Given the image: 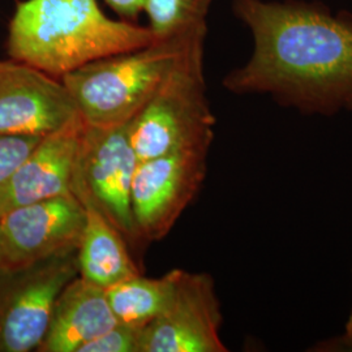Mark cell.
Returning a JSON list of instances; mask_svg holds the SVG:
<instances>
[{
	"mask_svg": "<svg viewBox=\"0 0 352 352\" xmlns=\"http://www.w3.org/2000/svg\"><path fill=\"white\" fill-rule=\"evenodd\" d=\"M251 30L253 52L223 87L269 94L304 113L334 115L352 98V14L304 1L234 0Z\"/></svg>",
	"mask_w": 352,
	"mask_h": 352,
	"instance_id": "6da1fadb",
	"label": "cell"
},
{
	"mask_svg": "<svg viewBox=\"0 0 352 352\" xmlns=\"http://www.w3.org/2000/svg\"><path fill=\"white\" fill-rule=\"evenodd\" d=\"M157 39L148 25L111 19L97 0H24L10 20L6 50L10 59L62 78Z\"/></svg>",
	"mask_w": 352,
	"mask_h": 352,
	"instance_id": "7a4b0ae2",
	"label": "cell"
},
{
	"mask_svg": "<svg viewBox=\"0 0 352 352\" xmlns=\"http://www.w3.org/2000/svg\"><path fill=\"white\" fill-rule=\"evenodd\" d=\"M208 30L157 39L146 46L87 64L64 75L80 116L90 126L129 123L149 102L189 47Z\"/></svg>",
	"mask_w": 352,
	"mask_h": 352,
	"instance_id": "3957f363",
	"label": "cell"
},
{
	"mask_svg": "<svg viewBox=\"0 0 352 352\" xmlns=\"http://www.w3.org/2000/svg\"><path fill=\"white\" fill-rule=\"evenodd\" d=\"M204 47L205 39L195 42L128 123L139 161L174 151L210 149L215 118L206 97Z\"/></svg>",
	"mask_w": 352,
	"mask_h": 352,
	"instance_id": "277c9868",
	"label": "cell"
},
{
	"mask_svg": "<svg viewBox=\"0 0 352 352\" xmlns=\"http://www.w3.org/2000/svg\"><path fill=\"white\" fill-rule=\"evenodd\" d=\"M138 164L128 123L84 124L76 153L72 193H85L128 243L140 241L131 204Z\"/></svg>",
	"mask_w": 352,
	"mask_h": 352,
	"instance_id": "5b68a950",
	"label": "cell"
},
{
	"mask_svg": "<svg viewBox=\"0 0 352 352\" xmlns=\"http://www.w3.org/2000/svg\"><path fill=\"white\" fill-rule=\"evenodd\" d=\"M78 276L77 251L0 269V352L37 351L62 289Z\"/></svg>",
	"mask_w": 352,
	"mask_h": 352,
	"instance_id": "8992f818",
	"label": "cell"
},
{
	"mask_svg": "<svg viewBox=\"0 0 352 352\" xmlns=\"http://www.w3.org/2000/svg\"><path fill=\"white\" fill-rule=\"evenodd\" d=\"M209 149L180 151L139 161L131 204L140 241H158L171 231L201 188Z\"/></svg>",
	"mask_w": 352,
	"mask_h": 352,
	"instance_id": "52a82bcc",
	"label": "cell"
},
{
	"mask_svg": "<svg viewBox=\"0 0 352 352\" xmlns=\"http://www.w3.org/2000/svg\"><path fill=\"white\" fill-rule=\"evenodd\" d=\"M85 210L74 193L19 206L0 217V264H36L78 250Z\"/></svg>",
	"mask_w": 352,
	"mask_h": 352,
	"instance_id": "ba28073f",
	"label": "cell"
},
{
	"mask_svg": "<svg viewBox=\"0 0 352 352\" xmlns=\"http://www.w3.org/2000/svg\"><path fill=\"white\" fill-rule=\"evenodd\" d=\"M221 325L213 277L179 269L162 314L141 330L140 352H226Z\"/></svg>",
	"mask_w": 352,
	"mask_h": 352,
	"instance_id": "9c48e42d",
	"label": "cell"
},
{
	"mask_svg": "<svg viewBox=\"0 0 352 352\" xmlns=\"http://www.w3.org/2000/svg\"><path fill=\"white\" fill-rule=\"evenodd\" d=\"M80 113L62 80L16 60H0V136L43 138Z\"/></svg>",
	"mask_w": 352,
	"mask_h": 352,
	"instance_id": "30bf717a",
	"label": "cell"
},
{
	"mask_svg": "<svg viewBox=\"0 0 352 352\" xmlns=\"http://www.w3.org/2000/svg\"><path fill=\"white\" fill-rule=\"evenodd\" d=\"M84 124L78 115L38 141L0 186V217L19 206L72 193L76 153Z\"/></svg>",
	"mask_w": 352,
	"mask_h": 352,
	"instance_id": "8fae6325",
	"label": "cell"
},
{
	"mask_svg": "<svg viewBox=\"0 0 352 352\" xmlns=\"http://www.w3.org/2000/svg\"><path fill=\"white\" fill-rule=\"evenodd\" d=\"M106 291L77 276L59 294L38 352H78L116 324Z\"/></svg>",
	"mask_w": 352,
	"mask_h": 352,
	"instance_id": "7c38bea8",
	"label": "cell"
},
{
	"mask_svg": "<svg viewBox=\"0 0 352 352\" xmlns=\"http://www.w3.org/2000/svg\"><path fill=\"white\" fill-rule=\"evenodd\" d=\"M74 195L85 210V226L77 250L78 276L106 289L140 274L124 236L85 193L74 192Z\"/></svg>",
	"mask_w": 352,
	"mask_h": 352,
	"instance_id": "4fadbf2b",
	"label": "cell"
},
{
	"mask_svg": "<svg viewBox=\"0 0 352 352\" xmlns=\"http://www.w3.org/2000/svg\"><path fill=\"white\" fill-rule=\"evenodd\" d=\"M179 269L166 273L164 277L148 278L142 274L104 289L107 300L118 322L142 330L162 314L170 300Z\"/></svg>",
	"mask_w": 352,
	"mask_h": 352,
	"instance_id": "5bb4252c",
	"label": "cell"
},
{
	"mask_svg": "<svg viewBox=\"0 0 352 352\" xmlns=\"http://www.w3.org/2000/svg\"><path fill=\"white\" fill-rule=\"evenodd\" d=\"M213 0H144L142 13L158 39L208 30L206 16Z\"/></svg>",
	"mask_w": 352,
	"mask_h": 352,
	"instance_id": "9a60e30c",
	"label": "cell"
},
{
	"mask_svg": "<svg viewBox=\"0 0 352 352\" xmlns=\"http://www.w3.org/2000/svg\"><path fill=\"white\" fill-rule=\"evenodd\" d=\"M141 330L116 322L94 340L85 343L78 352H140Z\"/></svg>",
	"mask_w": 352,
	"mask_h": 352,
	"instance_id": "2e32d148",
	"label": "cell"
},
{
	"mask_svg": "<svg viewBox=\"0 0 352 352\" xmlns=\"http://www.w3.org/2000/svg\"><path fill=\"white\" fill-rule=\"evenodd\" d=\"M41 139L32 136H0V186L25 160Z\"/></svg>",
	"mask_w": 352,
	"mask_h": 352,
	"instance_id": "e0dca14e",
	"label": "cell"
},
{
	"mask_svg": "<svg viewBox=\"0 0 352 352\" xmlns=\"http://www.w3.org/2000/svg\"><path fill=\"white\" fill-rule=\"evenodd\" d=\"M120 19L136 23L142 13L144 0H103Z\"/></svg>",
	"mask_w": 352,
	"mask_h": 352,
	"instance_id": "ac0fdd59",
	"label": "cell"
},
{
	"mask_svg": "<svg viewBox=\"0 0 352 352\" xmlns=\"http://www.w3.org/2000/svg\"><path fill=\"white\" fill-rule=\"evenodd\" d=\"M342 343L352 350V309L351 314L349 316V320L346 322V327H344V334L342 337Z\"/></svg>",
	"mask_w": 352,
	"mask_h": 352,
	"instance_id": "d6986e66",
	"label": "cell"
},
{
	"mask_svg": "<svg viewBox=\"0 0 352 352\" xmlns=\"http://www.w3.org/2000/svg\"><path fill=\"white\" fill-rule=\"evenodd\" d=\"M346 109H349V110H352V98L349 101V103H347V107Z\"/></svg>",
	"mask_w": 352,
	"mask_h": 352,
	"instance_id": "ffe728a7",
	"label": "cell"
},
{
	"mask_svg": "<svg viewBox=\"0 0 352 352\" xmlns=\"http://www.w3.org/2000/svg\"><path fill=\"white\" fill-rule=\"evenodd\" d=\"M0 269H1V264H0Z\"/></svg>",
	"mask_w": 352,
	"mask_h": 352,
	"instance_id": "44dd1931",
	"label": "cell"
}]
</instances>
